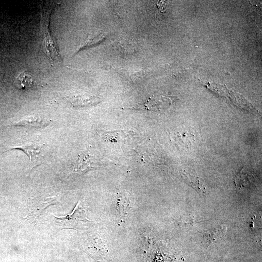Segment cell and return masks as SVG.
I'll list each match as a JSON object with an SVG mask.
<instances>
[{
    "label": "cell",
    "mask_w": 262,
    "mask_h": 262,
    "mask_svg": "<svg viewBox=\"0 0 262 262\" xmlns=\"http://www.w3.org/2000/svg\"><path fill=\"white\" fill-rule=\"evenodd\" d=\"M255 180V174L245 167L238 172L234 180L235 185L239 187H248L252 185Z\"/></svg>",
    "instance_id": "9c48e42d"
},
{
    "label": "cell",
    "mask_w": 262,
    "mask_h": 262,
    "mask_svg": "<svg viewBox=\"0 0 262 262\" xmlns=\"http://www.w3.org/2000/svg\"><path fill=\"white\" fill-rule=\"evenodd\" d=\"M171 103L170 98L164 96H152L144 103V107L148 110L161 111L166 109Z\"/></svg>",
    "instance_id": "8992f818"
},
{
    "label": "cell",
    "mask_w": 262,
    "mask_h": 262,
    "mask_svg": "<svg viewBox=\"0 0 262 262\" xmlns=\"http://www.w3.org/2000/svg\"><path fill=\"white\" fill-rule=\"evenodd\" d=\"M74 107H82L94 106L100 101L99 98L92 95H77L69 99Z\"/></svg>",
    "instance_id": "30bf717a"
},
{
    "label": "cell",
    "mask_w": 262,
    "mask_h": 262,
    "mask_svg": "<svg viewBox=\"0 0 262 262\" xmlns=\"http://www.w3.org/2000/svg\"><path fill=\"white\" fill-rule=\"evenodd\" d=\"M43 147L41 145L32 143L23 145L10 149H19L23 151L29 157L31 162L34 161L38 157H42Z\"/></svg>",
    "instance_id": "8fae6325"
},
{
    "label": "cell",
    "mask_w": 262,
    "mask_h": 262,
    "mask_svg": "<svg viewBox=\"0 0 262 262\" xmlns=\"http://www.w3.org/2000/svg\"><path fill=\"white\" fill-rule=\"evenodd\" d=\"M180 222V226L185 228L190 227L198 222L194 216L190 214H186L183 217H181Z\"/></svg>",
    "instance_id": "5bb4252c"
},
{
    "label": "cell",
    "mask_w": 262,
    "mask_h": 262,
    "mask_svg": "<svg viewBox=\"0 0 262 262\" xmlns=\"http://www.w3.org/2000/svg\"><path fill=\"white\" fill-rule=\"evenodd\" d=\"M54 216L55 225L60 229H85L90 227L93 222L86 218L84 210L80 201L71 213L62 216Z\"/></svg>",
    "instance_id": "7a4b0ae2"
},
{
    "label": "cell",
    "mask_w": 262,
    "mask_h": 262,
    "mask_svg": "<svg viewBox=\"0 0 262 262\" xmlns=\"http://www.w3.org/2000/svg\"><path fill=\"white\" fill-rule=\"evenodd\" d=\"M59 4L54 2H43L41 6V25L43 50L52 66L61 63L58 46L51 33L49 23L51 14Z\"/></svg>",
    "instance_id": "6da1fadb"
},
{
    "label": "cell",
    "mask_w": 262,
    "mask_h": 262,
    "mask_svg": "<svg viewBox=\"0 0 262 262\" xmlns=\"http://www.w3.org/2000/svg\"><path fill=\"white\" fill-rule=\"evenodd\" d=\"M51 120L36 116H28L14 122L15 125L33 128H44L49 125Z\"/></svg>",
    "instance_id": "ba28073f"
},
{
    "label": "cell",
    "mask_w": 262,
    "mask_h": 262,
    "mask_svg": "<svg viewBox=\"0 0 262 262\" xmlns=\"http://www.w3.org/2000/svg\"><path fill=\"white\" fill-rule=\"evenodd\" d=\"M16 82L19 88L26 89L33 86L35 80L33 75L23 72L17 77Z\"/></svg>",
    "instance_id": "4fadbf2b"
},
{
    "label": "cell",
    "mask_w": 262,
    "mask_h": 262,
    "mask_svg": "<svg viewBox=\"0 0 262 262\" xmlns=\"http://www.w3.org/2000/svg\"><path fill=\"white\" fill-rule=\"evenodd\" d=\"M60 196L56 195H44L34 198L29 203V210L31 214L37 215L49 205L56 203L59 200Z\"/></svg>",
    "instance_id": "3957f363"
},
{
    "label": "cell",
    "mask_w": 262,
    "mask_h": 262,
    "mask_svg": "<svg viewBox=\"0 0 262 262\" xmlns=\"http://www.w3.org/2000/svg\"><path fill=\"white\" fill-rule=\"evenodd\" d=\"M131 202L128 194L121 193L119 194L117 205V211L119 217L124 219L126 217L130 208Z\"/></svg>",
    "instance_id": "7c38bea8"
},
{
    "label": "cell",
    "mask_w": 262,
    "mask_h": 262,
    "mask_svg": "<svg viewBox=\"0 0 262 262\" xmlns=\"http://www.w3.org/2000/svg\"><path fill=\"white\" fill-rule=\"evenodd\" d=\"M227 230L225 226L220 225L206 230L199 231L202 236V244L207 248L211 244L216 243L222 239Z\"/></svg>",
    "instance_id": "277c9868"
},
{
    "label": "cell",
    "mask_w": 262,
    "mask_h": 262,
    "mask_svg": "<svg viewBox=\"0 0 262 262\" xmlns=\"http://www.w3.org/2000/svg\"><path fill=\"white\" fill-rule=\"evenodd\" d=\"M97 165L96 160L94 157L89 153L83 152L78 157L74 171L77 173H83L95 168Z\"/></svg>",
    "instance_id": "52a82bcc"
},
{
    "label": "cell",
    "mask_w": 262,
    "mask_h": 262,
    "mask_svg": "<svg viewBox=\"0 0 262 262\" xmlns=\"http://www.w3.org/2000/svg\"><path fill=\"white\" fill-rule=\"evenodd\" d=\"M182 179L185 183L194 189L200 195L205 196V188L201 183L197 174L191 170L185 169L180 172Z\"/></svg>",
    "instance_id": "5b68a950"
}]
</instances>
